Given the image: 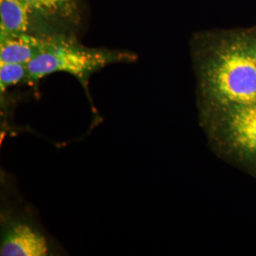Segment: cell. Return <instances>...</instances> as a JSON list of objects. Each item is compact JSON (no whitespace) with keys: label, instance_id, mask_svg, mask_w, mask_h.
Here are the masks:
<instances>
[{"label":"cell","instance_id":"obj_6","mask_svg":"<svg viewBox=\"0 0 256 256\" xmlns=\"http://www.w3.org/2000/svg\"><path fill=\"white\" fill-rule=\"evenodd\" d=\"M48 21L79 34L84 12V0H26Z\"/></svg>","mask_w":256,"mask_h":256},{"label":"cell","instance_id":"obj_8","mask_svg":"<svg viewBox=\"0 0 256 256\" xmlns=\"http://www.w3.org/2000/svg\"><path fill=\"white\" fill-rule=\"evenodd\" d=\"M27 82V64L0 63V92L3 95L12 86Z\"/></svg>","mask_w":256,"mask_h":256},{"label":"cell","instance_id":"obj_4","mask_svg":"<svg viewBox=\"0 0 256 256\" xmlns=\"http://www.w3.org/2000/svg\"><path fill=\"white\" fill-rule=\"evenodd\" d=\"M0 34H26L42 38L57 36L37 16L25 0H0Z\"/></svg>","mask_w":256,"mask_h":256},{"label":"cell","instance_id":"obj_3","mask_svg":"<svg viewBox=\"0 0 256 256\" xmlns=\"http://www.w3.org/2000/svg\"><path fill=\"white\" fill-rule=\"evenodd\" d=\"M212 150L256 180V101L200 113Z\"/></svg>","mask_w":256,"mask_h":256},{"label":"cell","instance_id":"obj_7","mask_svg":"<svg viewBox=\"0 0 256 256\" xmlns=\"http://www.w3.org/2000/svg\"><path fill=\"white\" fill-rule=\"evenodd\" d=\"M55 38L57 37L42 38L26 34H0V63L28 64Z\"/></svg>","mask_w":256,"mask_h":256},{"label":"cell","instance_id":"obj_1","mask_svg":"<svg viewBox=\"0 0 256 256\" xmlns=\"http://www.w3.org/2000/svg\"><path fill=\"white\" fill-rule=\"evenodd\" d=\"M200 113L256 101V32H200L191 42Z\"/></svg>","mask_w":256,"mask_h":256},{"label":"cell","instance_id":"obj_5","mask_svg":"<svg viewBox=\"0 0 256 256\" xmlns=\"http://www.w3.org/2000/svg\"><path fill=\"white\" fill-rule=\"evenodd\" d=\"M50 245L46 236L27 222L12 221L5 228L0 244L1 256H46Z\"/></svg>","mask_w":256,"mask_h":256},{"label":"cell","instance_id":"obj_2","mask_svg":"<svg viewBox=\"0 0 256 256\" xmlns=\"http://www.w3.org/2000/svg\"><path fill=\"white\" fill-rule=\"evenodd\" d=\"M137 59L128 50L84 46L78 36L57 37L27 64L26 84L36 88L46 76L64 72L76 78L88 94L93 74L110 64H132Z\"/></svg>","mask_w":256,"mask_h":256}]
</instances>
